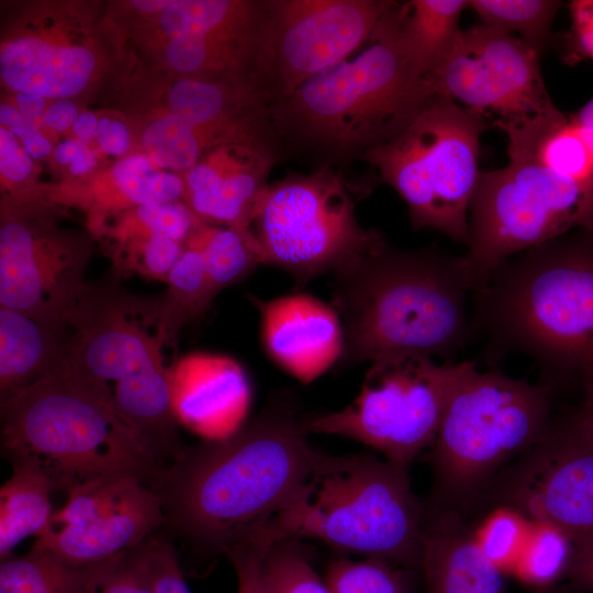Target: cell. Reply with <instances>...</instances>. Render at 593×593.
<instances>
[{
  "mask_svg": "<svg viewBox=\"0 0 593 593\" xmlns=\"http://www.w3.org/2000/svg\"><path fill=\"white\" fill-rule=\"evenodd\" d=\"M306 434L305 419L278 401L224 439L182 447L146 482L161 502L164 527L205 555L257 536L295 500L324 456Z\"/></svg>",
  "mask_w": 593,
  "mask_h": 593,
  "instance_id": "obj_1",
  "label": "cell"
},
{
  "mask_svg": "<svg viewBox=\"0 0 593 593\" xmlns=\"http://www.w3.org/2000/svg\"><path fill=\"white\" fill-rule=\"evenodd\" d=\"M333 306L344 327L342 366L421 355L449 357L473 331V292L460 257L399 250L384 240L334 272Z\"/></svg>",
  "mask_w": 593,
  "mask_h": 593,
  "instance_id": "obj_2",
  "label": "cell"
},
{
  "mask_svg": "<svg viewBox=\"0 0 593 593\" xmlns=\"http://www.w3.org/2000/svg\"><path fill=\"white\" fill-rule=\"evenodd\" d=\"M474 294L488 360L518 351L551 378L593 381V230L507 259Z\"/></svg>",
  "mask_w": 593,
  "mask_h": 593,
  "instance_id": "obj_3",
  "label": "cell"
},
{
  "mask_svg": "<svg viewBox=\"0 0 593 593\" xmlns=\"http://www.w3.org/2000/svg\"><path fill=\"white\" fill-rule=\"evenodd\" d=\"M369 42L355 58L270 102L273 127L337 156H361L402 131L437 92L403 53L391 9Z\"/></svg>",
  "mask_w": 593,
  "mask_h": 593,
  "instance_id": "obj_4",
  "label": "cell"
},
{
  "mask_svg": "<svg viewBox=\"0 0 593 593\" xmlns=\"http://www.w3.org/2000/svg\"><path fill=\"white\" fill-rule=\"evenodd\" d=\"M1 447L69 492L110 478L149 480L164 463L93 385L59 366L1 402Z\"/></svg>",
  "mask_w": 593,
  "mask_h": 593,
  "instance_id": "obj_5",
  "label": "cell"
},
{
  "mask_svg": "<svg viewBox=\"0 0 593 593\" xmlns=\"http://www.w3.org/2000/svg\"><path fill=\"white\" fill-rule=\"evenodd\" d=\"M164 347L171 345L156 298L90 284L71 321L63 366L101 391L160 459H171L182 447Z\"/></svg>",
  "mask_w": 593,
  "mask_h": 593,
  "instance_id": "obj_6",
  "label": "cell"
},
{
  "mask_svg": "<svg viewBox=\"0 0 593 593\" xmlns=\"http://www.w3.org/2000/svg\"><path fill=\"white\" fill-rule=\"evenodd\" d=\"M426 524L407 467L370 455H324L302 491L257 537L315 539L345 552L421 564Z\"/></svg>",
  "mask_w": 593,
  "mask_h": 593,
  "instance_id": "obj_7",
  "label": "cell"
},
{
  "mask_svg": "<svg viewBox=\"0 0 593 593\" xmlns=\"http://www.w3.org/2000/svg\"><path fill=\"white\" fill-rule=\"evenodd\" d=\"M482 115L436 93L395 136L360 157L409 206L415 228L469 243V209L480 175Z\"/></svg>",
  "mask_w": 593,
  "mask_h": 593,
  "instance_id": "obj_8",
  "label": "cell"
},
{
  "mask_svg": "<svg viewBox=\"0 0 593 593\" xmlns=\"http://www.w3.org/2000/svg\"><path fill=\"white\" fill-rule=\"evenodd\" d=\"M551 385L533 384L475 362L454 388L432 445L438 494L462 497L510 457L534 447L550 427Z\"/></svg>",
  "mask_w": 593,
  "mask_h": 593,
  "instance_id": "obj_9",
  "label": "cell"
},
{
  "mask_svg": "<svg viewBox=\"0 0 593 593\" xmlns=\"http://www.w3.org/2000/svg\"><path fill=\"white\" fill-rule=\"evenodd\" d=\"M480 171L461 256L473 292L507 259L577 228L593 230V193L522 154Z\"/></svg>",
  "mask_w": 593,
  "mask_h": 593,
  "instance_id": "obj_10",
  "label": "cell"
},
{
  "mask_svg": "<svg viewBox=\"0 0 593 593\" xmlns=\"http://www.w3.org/2000/svg\"><path fill=\"white\" fill-rule=\"evenodd\" d=\"M472 363L438 365L421 355L372 361L358 396L340 411L305 419V429L355 439L407 467L434 444L450 394Z\"/></svg>",
  "mask_w": 593,
  "mask_h": 593,
  "instance_id": "obj_11",
  "label": "cell"
},
{
  "mask_svg": "<svg viewBox=\"0 0 593 593\" xmlns=\"http://www.w3.org/2000/svg\"><path fill=\"white\" fill-rule=\"evenodd\" d=\"M251 224L261 262L300 281L336 272L384 240L359 225L347 188L327 168L268 184Z\"/></svg>",
  "mask_w": 593,
  "mask_h": 593,
  "instance_id": "obj_12",
  "label": "cell"
},
{
  "mask_svg": "<svg viewBox=\"0 0 593 593\" xmlns=\"http://www.w3.org/2000/svg\"><path fill=\"white\" fill-rule=\"evenodd\" d=\"M91 249L61 233L37 206L5 205L0 226V306L47 325L71 328L90 283Z\"/></svg>",
  "mask_w": 593,
  "mask_h": 593,
  "instance_id": "obj_13",
  "label": "cell"
},
{
  "mask_svg": "<svg viewBox=\"0 0 593 593\" xmlns=\"http://www.w3.org/2000/svg\"><path fill=\"white\" fill-rule=\"evenodd\" d=\"M383 0L268 1L261 75L268 103L337 66L370 40L393 5Z\"/></svg>",
  "mask_w": 593,
  "mask_h": 593,
  "instance_id": "obj_14",
  "label": "cell"
},
{
  "mask_svg": "<svg viewBox=\"0 0 593 593\" xmlns=\"http://www.w3.org/2000/svg\"><path fill=\"white\" fill-rule=\"evenodd\" d=\"M435 91L484 116L492 125L519 123L555 107L539 53L519 37L483 24L461 30L429 76Z\"/></svg>",
  "mask_w": 593,
  "mask_h": 593,
  "instance_id": "obj_15",
  "label": "cell"
},
{
  "mask_svg": "<svg viewBox=\"0 0 593 593\" xmlns=\"http://www.w3.org/2000/svg\"><path fill=\"white\" fill-rule=\"evenodd\" d=\"M165 523L161 502L144 481L100 479L67 492L32 548L85 567L142 546Z\"/></svg>",
  "mask_w": 593,
  "mask_h": 593,
  "instance_id": "obj_16",
  "label": "cell"
},
{
  "mask_svg": "<svg viewBox=\"0 0 593 593\" xmlns=\"http://www.w3.org/2000/svg\"><path fill=\"white\" fill-rule=\"evenodd\" d=\"M504 496L527 517L571 537L593 533V437L572 418L550 425L510 473Z\"/></svg>",
  "mask_w": 593,
  "mask_h": 593,
  "instance_id": "obj_17",
  "label": "cell"
},
{
  "mask_svg": "<svg viewBox=\"0 0 593 593\" xmlns=\"http://www.w3.org/2000/svg\"><path fill=\"white\" fill-rule=\"evenodd\" d=\"M273 161L271 144L226 143L198 161L184 177L183 194L190 210L200 220L222 222L239 232L259 258L251 221Z\"/></svg>",
  "mask_w": 593,
  "mask_h": 593,
  "instance_id": "obj_18",
  "label": "cell"
},
{
  "mask_svg": "<svg viewBox=\"0 0 593 593\" xmlns=\"http://www.w3.org/2000/svg\"><path fill=\"white\" fill-rule=\"evenodd\" d=\"M249 300L260 313L267 353L295 379L310 383L339 361L345 335L334 306L299 293Z\"/></svg>",
  "mask_w": 593,
  "mask_h": 593,
  "instance_id": "obj_19",
  "label": "cell"
},
{
  "mask_svg": "<svg viewBox=\"0 0 593 593\" xmlns=\"http://www.w3.org/2000/svg\"><path fill=\"white\" fill-rule=\"evenodd\" d=\"M171 406L178 423L206 440H221L242 426L250 385L231 357L193 353L178 359L170 373Z\"/></svg>",
  "mask_w": 593,
  "mask_h": 593,
  "instance_id": "obj_20",
  "label": "cell"
},
{
  "mask_svg": "<svg viewBox=\"0 0 593 593\" xmlns=\"http://www.w3.org/2000/svg\"><path fill=\"white\" fill-rule=\"evenodd\" d=\"M97 66L94 52L59 33L24 31L0 51L2 82L16 92L45 99H69L89 83Z\"/></svg>",
  "mask_w": 593,
  "mask_h": 593,
  "instance_id": "obj_21",
  "label": "cell"
},
{
  "mask_svg": "<svg viewBox=\"0 0 593 593\" xmlns=\"http://www.w3.org/2000/svg\"><path fill=\"white\" fill-rule=\"evenodd\" d=\"M421 566L425 593H507L505 574L481 552L458 515L426 519Z\"/></svg>",
  "mask_w": 593,
  "mask_h": 593,
  "instance_id": "obj_22",
  "label": "cell"
},
{
  "mask_svg": "<svg viewBox=\"0 0 593 593\" xmlns=\"http://www.w3.org/2000/svg\"><path fill=\"white\" fill-rule=\"evenodd\" d=\"M71 328L47 325L21 311L0 306V400L64 362Z\"/></svg>",
  "mask_w": 593,
  "mask_h": 593,
  "instance_id": "obj_23",
  "label": "cell"
},
{
  "mask_svg": "<svg viewBox=\"0 0 593 593\" xmlns=\"http://www.w3.org/2000/svg\"><path fill=\"white\" fill-rule=\"evenodd\" d=\"M466 7V0L394 2L391 15L402 51L422 76L429 78L454 45Z\"/></svg>",
  "mask_w": 593,
  "mask_h": 593,
  "instance_id": "obj_24",
  "label": "cell"
},
{
  "mask_svg": "<svg viewBox=\"0 0 593 593\" xmlns=\"http://www.w3.org/2000/svg\"><path fill=\"white\" fill-rule=\"evenodd\" d=\"M12 475L0 490V558L26 537H38L48 526L54 513L51 494L55 485L33 459L9 458Z\"/></svg>",
  "mask_w": 593,
  "mask_h": 593,
  "instance_id": "obj_25",
  "label": "cell"
},
{
  "mask_svg": "<svg viewBox=\"0 0 593 593\" xmlns=\"http://www.w3.org/2000/svg\"><path fill=\"white\" fill-rule=\"evenodd\" d=\"M167 283V291L156 300L170 345L176 347L183 325L204 313L216 294L200 253L191 247H186L171 269Z\"/></svg>",
  "mask_w": 593,
  "mask_h": 593,
  "instance_id": "obj_26",
  "label": "cell"
},
{
  "mask_svg": "<svg viewBox=\"0 0 593 593\" xmlns=\"http://www.w3.org/2000/svg\"><path fill=\"white\" fill-rule=\"evenodd\" d=\"M186 247L197 249L215 294L247 276L260 261L253 245L236 230L200 226Z\"/></svg>",
  "mask_w": 593,
  "mask_h": 593,
  "instance_id": "obj_27",
  "label": "cell"
},
{
  "mask_svg": "<svg viewBox=\"0 0 593 593\" xmlns=\"http://www.w3.org/2000/svg\"><path fill=\"white\" fill-rule=\"evenodd\" d=\"M573 540L563 529L532 519L530 529L511 574L522 583L546 589L568 573Z\"/></svg>",
  "mask_w": 593,
  "mask_h": 593,
  "instance_id": "obj_28",
  "label": "cell"
},
{
  "mask_svg": "<svg viewBox=\"0 0 593 593\" xmlns=\"http://www.w3.org/2000/svg\"><path fill=\"white\" fill-rule=\"evenodd\" d=\"M553 0H470L481 24L519 38L539 54L550 38L552 21L560 8Z\"/></svg>",
  "mask_w": 593,
  "mask_h": 593,
  "instance_id": "obj_29",
  "label": "cell"
},
{
  "mask_svg": "<svg viewBox=\"0 0 593 593\" xmlns=\"http://www.w3.org/2000/svg\"><path fill=\"white\" fill-rule=\"evenodd\" d=\"M79 567L31 548L22 557L1 560L0 593H72Z\"/></svg>",
  "mask_w": 593,
  "mask_h": 593,
  "instance_id": "obj_30",
  "label": "cell"
},
{
  "mask_svg": "<svg viewBox=\"0 0 593 593\" xmlns=\"http://www.w3.org/2000/svg\"><path fill=\"white\" fill-rule=\"evenodd\" d=\"M146 544L79 567L72 593H155Z\"/></svg>",
  "mask_w": 593,
  "mask_h": 593,
  "instance_id": "obj_31",
  "label": "cell"
},
{
  "mask_svg": "<svg viewBox=\"0 0 593 593\" xmlns=\"http://www.w3.org/2000/svg\"><path fill=\"white\" fill-rule=\"evenodd\" d=\"M119 245L110 251L115 277L137 273L144 278L167 282L186 244L159 231L148 235L119 238Z\"/></svg>",
  "mask_w": 593,
  "mask_h": 593,
  "instance_id": "obj_32",
  "label": "cell"
},
{
  "mask_svg": "<svg viewBox=\"0 0 593 593\" xmlns=\"http://www.w3.org/2000/svg\"><path fill=\"white\" fill-rule=\"evenodd\" d=\"M324 580L331 593H413L409 569L378 558L334 560Z\"/></svg>",
  "mask_w": 593,
  "mask_h": 593,
  "instance_id": "obj_33",
  "label": "cell"
},
{
  "mask_svg": "<svg viewBox=\"0 0 593 593\" xmlns=\"http://www.w3.org/2000/svg\"><path fill=\"white\" fill-rule=\"evenodd\" d=\"M142 143L157 167L178 171L192 168L203 148L194 128L171 112L145 127Z\"/></svg>",
  "mask_w": 593,
  "mask_h": 593,
  "instance_id": "obj_34",
  "label": "cell"
},
{
  "mask_svg": "<svg viewBox=\"0 0 593 593\" xmlns=\"http://www.w3.org/2000/svg\"><path fill=\"white\" fill-rule=\"evenodd\" d=\"M530 524L529 517L506 504L491 512L472 532L485 558L507 574L523 550Z\"/></svg>",
  "mask_w": 593,
  "mask_h": 593,
  "instance_id": "obj_35",
  "label": "cell"
},
{
  "mask_svg": "<svg viewBox=\"0 0 593 593\" xmlns=\"http://www.w3.org/2000/svg\"><path fill=\"white\" fill-rule=\"evenodd\" d=\"M265 572L272 593H331L294 540L275 544L265 558Z\"/></svg>",
  "mask_w": 593,
  "mask_h": 593,
  "instance_id": "obj_36",
  "label": "cell"
},
{
  "mask_svg": "<svg viewBox=\"0 0 593 593\" xmlns=\"http://www.w3.org/2000/svg\"><path fill=\"white\" fill-rule=\"evenodd\" d=\"M199 220L188 205L178 201L143 204L135 206L132 213L123 220L116 235L149 234L152 231H159L187 244L188 239L201 226Z\"/></svg>",
  "mask_w": 593,
  "mask_h": 593,
  "instance_id": "obj_37",
  "label": "cell"
},
{
  "mask_svg": "<svg viewBox=\"0 0 593 593\" xmlns=\"http://www.w3.org/2000/svg\"><path fill=\"white\" fill-rule=\"evenodd\" d=\"M158 168L146 155L133 154L121 159L112 169L114 190L99 197L98 208L114 209L155 203L148 190V178Z\"/></svg>",
  "mask_w": 593,
  "mask_h": 593,
  "instance_id": "obj_38",
  "label": "cell"
},
{
  "mask_svg": "<svg viewBox=\"0 0 593 593\" xmlns=\"http://www.w3.org/2000/svg\"><path fill=\"white\" fill-rule=\"evenodd\" d=\"M269 549L266 544L250 539L225 552L237 574L238 593L267 592L265 558Z\"/></svg>",
  "mask_w": 593,
  "mask_h": 593,
  "instance_id": "obj_39",
  "label": "cell"
},
{
  "mask_svg": "<svg viewBox=\"0 0 593 593\" xmlns=\"http://www.w3.org/2000/svg\"><path fill=\"white\" fill-rule=\"evenodd\" d=\"M146 546L155 593H191L174 546L159 537H152Z\"/></svg>",
  "mask_w": 593,
  "mask_h": 593,
  "instance_id": "obj_40",
  "label": "cell"
},
{
  "mask_svg": "<svg viewBox=\"0 0 593 593\" xmlns=\"http://www.w3.org/2000/svg\"><path fill=\"white\" fill-rule=\"evenodd\" d=\"M33 164L18 138L5 127H0V171L12 182L24 181L31 175Z\"/></svg>",
  "mask_w": 593,
  "mask_h": 593,
  "instance_id": "obj_41",
  "label": "cell"
},
{
  "mask_svg": "<svg viewBox=\"0 0 593 593\" xmlns=\"http://www.w3.org/2000/svg\"><path fill=\"white\" fill-rule=\"evenodd\" d=\"M573 551L568 575L574 584L593 591V533L572 537Z\"/></svg>",
  "mask_w": 593,
  "mask_h": 593,
  "instance_id": "obj_42",
  "label": "cell"
},
{
  "mask_svg": "<svg viewBox=\"0 0 593 593\" xmlns=\"http://www.w3.org/2000/svg\"><path fill=\"white\" fill-rule=\"evenodd\" d=\"M94 139L103 153L122 156L130 147L131 136L127 126L123 122L103 116L99 119Z\"/></svg>",
  "mask_w": 593,
  "mask_h": 593,
  "instance_id": "obj_43",
  "label": "cell"
},
{
  "mask_svg": "<svg viewBox=\"0 0 593 593\" xmlns=\"http://www.w3.org/2000/svg\"><path fill=\"white\" fill-rule=\"evenodd\" d=\"M570 8L579 47L593 59V0L572 1Z\"/></svg>",
  "mask_w": 593,
  "mask_h": 593,
  "instance_id": "obj_44",
  "label": "cell"
},
{
  "mask_svg": "<svg viewBox=\"0 0 593 593\" xmlns=\"http://www.w3.org/2000/svg\"><path fill=\"white\" fill-rule=\"evenodd\" d=\"M78 114L77 107L71 100L56 99L43 113V125L53 131L63 132L72 126Z\"/></svg>",
  "mask_w": 593,
  "mask_h": 593,
  "instance_id": "obj_45",
  "label": "cell"
},
{
  "mask_svg": "<svg viewBox=\"0 0 593 593\" xmlns=\"http://www.w3.org/2000/svg\"><path fill=\"white\" fill-rule=\"evenodd\" d=\"M89 149L87 143L76 139H65L53 149L54 160L61 166H71Z\"/></svg>",
  "mask_w": 593,
  "mask_h": 593,
  "instance_id": "obj_46",
  "label": "cell"
},
{
  "mask_svg": "<svg viewBox=\"0 0 593 593\" xmlns=\"http://www.w3.org/2000/svg\"><path fill=\"white\" fill-rule=\"evenodd\" d=\"M45 100V98L34 93H15L16 108L22 113V115L29 120L42 119L43 113L47 108Z\"/></svg>",
  "mask_w": 593,
  "mask_h": 593,
  "instance_id": "obj_47",
  "label": "cell"
},
{
  "mask_svg": "<svg viewBox=\"0 0 593 593\" xmlns=\"http://www.w3.org/2000/svg\"><path fill=\"white\" fill-rule=\"evenodd\" d=\"M570 118L593 154V98Z\"/></svg>",
  "mask_w": 593,
  "mask_h": 593,
  "instance_id": "obj_48",
  "label": "cell"
},
{
  "mask_svg": "<svg viewBox=\"0 0 593 593\" xmlns=\"http://www.w3.org/2000/svg\"><path fill=\"white\" fill-rule=\"evenodd\" d=\"M20 141L27 155L33 159H42L53 152L51 142L40 130L32 131Z\"/></svg>",
  "mask_w": 593,
  "mask_h": 593,
  "instance_id": "obj_49",
  "label": "cell"
},
{
  "mask_svg": "<svg viewBox=\"0 0 593 593\" xmlns=\"http://www.w3.org/2000/svg\"><path fill=\"white\" fill-rule=\"evenodd\" d=\"M99 119L92 112L85 111L77 115L71 128L78 139L88 143L96 136Z\"/></svg>",
  "mask_w": 593,
  "mask_h": 593,
  "instance_id": "obj_50",
  "label": "cell"
},
{
  "mask_svg": "<svg viewBox=\"0 0 593 593\" xmlns=\"http://www.w3.org/2000/svg\"><path fill=\"white\" fill-rule=\"evenodd\" d=\"M584 402L573 417L577 423L593 437V381L584 387Z\"/></svg>",
  "mask_w": 593,
  "mask_h": 593,
  "instance_id": "obj_51",
  "label": "cell"
},
{
  "mask_svg": "<svg viewBox=\"0 0 593 593\" xmlns=\"http://www.w3.org/2000/svg\"><path fill=\"white\" fill-rule=\"evenodd\" d=\"M23 119L24 116L18 110V108H14L13 105L8 104V103H1L0 105L1 126L5 128H11L18 125Z\"/></svg>",
  "mask_w": 593,
  "mask_h": 593,
  "instance_id": "obj_52",
  "label": "cell"
},
{
  "mask_svg": "<svg viewBox=\"0 0 593 593\" xmlns=\"http://www.w3.org/2000/svg\"><path fill=\"white\" fill-rule=\"evenodd\" d=\"M94 165L96 152L89 148L78 161L69 166V171L75 176H82L90 171Z\"/></svg>",
  "mask_w": 593,
  "mask_h": 593,
  "instance_id": "obj_53",
  "label": "cell"
},
{
  "mask_svg": "<svg viewBox=\"0 0 593 593\" xmlns=\"http://www.w3.org/2000/svg\"><path fill=\"white\" fill-rule=\"evenodd\" d=\"M170 1L165 0H136L130 1V4L141 12L160 13Z\"/></svg>",
  "mask_w": 593,
  "mask_h": 593,
  "instance_id": "obj_54",
  "label": "cell"
},
{
  "mask_svg": "<svg viewBox=\"0 0 593 593\" xmlns=\"http://www.w3.org/2000/svg\"><path fill=\"white\" fill-rule=\"evenodd\" d=\"M552 593V592H551Z\"/></svg>",
  "mask_w": 593,
  "mask_h": 593,
  "instance_id": "obj_55",
  "label": "cell"
}]
</instances>
